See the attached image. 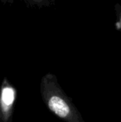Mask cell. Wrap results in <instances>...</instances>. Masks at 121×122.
I'll use <instances>...</instances> for the list:
<instances>
[{
	"mask_svg": "<svg viewBox=\"0 0 121 122\" xmlns=\"http://www.w3.org/2000/svg\"><path fill=\"white\" fill-rule=\"evenodd\" d=\"M18 92L15 86L6 76L1 85L0 96V122H12Z\"/></svg>",
	"mask_w": 121,
	"mask_h": 122,
	"instance_id": "obj_2",
	"label": "cell"
},
{
	"mask_svg": "<svg viewBox=\"0 0 121 122\" xmlns=\"http://www.w3.org/2000/svg\"><path fill=\"white\" fill-rule=\"evenodd\" d=\"M28 6L37 7V8H43L49 7L54 4L55 0H23Z\"/></svg>",
	"mask_w": 121,
	"mask_h": 122,
	"instance_id": "obj_3",
	"label": "cell"
},
{
	"mask_svg": "<svg viewBox=\"0 0 121 122\" xmlns=\"http://www.w3.org/2000/svg\"><path fill=\"white\" fill-rule=\"evenodd\" d=\"M40 94L47 108L65 122H85L81 113L58 83L56 75L47 73L40 81Z\"/></svg>",
	"mask_w": 121,
	"mask_h": 122,
	"instance_id": "obj_1",
	"label": "cell"
},
{
	"mask_svg": "<svg viewBox=\"0 0 121 122\" xmlns=\"http://www.w3.org/2000/svg\"><path fill=\"white\" fill-rule=\"evenodd\" d=\"M115 12L116 16V21L115 23V27L121 32V3H116L115 5Z\"/></svg>",
	"mask_w": 121,
	"mask_h": 122,
	"instance_id": "obj_4",
	"label": "cell"
}]
</instances>
